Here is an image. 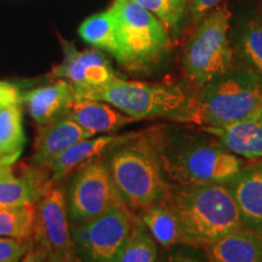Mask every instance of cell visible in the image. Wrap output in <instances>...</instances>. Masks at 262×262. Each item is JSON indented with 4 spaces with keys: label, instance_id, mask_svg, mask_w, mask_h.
I'll list each match as a JSON object with an SVG mask.
<instances>
[{
    "label": "cell",
    "instance_id": "obj_36",
    "mask_svg": "<svg viewBox=\"0 0 262 262\" xmlns=\"http://www.w3.org/2000/svg\"><path fill=\"white\" fill-rule=\"evenodd\" d=\"M257 165H258V166H260V168L262 169V162H260V163H258V164H257Z\"/></svg>",
    "mask_w": 262,
    "mask_h": 262
},
{
    "label": "cell",
    "instance_id": "obj_30",
    "mask_svg": "<svg viewBox=\"0 0 262 262\" xmlns=\"http://www.w3.org/2000/svg\"><path fill=\"white\" fill-rule=\"evenodd\" d=\"M45 254L41 249L38 247H33L27 254L25 255L21 262H44L45 261Z\"/></svg>",
    "mask_w": 262,
    "mask_h": 262
},
{
    "label": "cell",
    "instance_id": "obj_32",
    "mask_svg": "<svg viewBox=\"0 0 262 262\" xmlns=\"http://www.w3.org/2000/svg\"><path fill=\"white\" fill-rule=\"evenodd\" d=\"M166 262H202L199 260H196L194 257L187 256V255H183V254H178V255H173L169 258Z\"/></svg>",
    "mask_w": 262,
    "mask_h": 262
},
{
    "label": "cell",
    "instance_id": "obj_17",
    "mask_svg": "<svg viewBox=\"0 0 262 262\" xmlns=\"http://www.w3.org/2000/svg\"><path fill=\"white\" fill-rule=\"evenodd\" d=\"M63 117L70 118L84 130L93 134L112 133L135 122L134 118L103 101L75 98Z\"/></svg>",
    "mask_w": 262,
    "mask_h": 262
},
{
    "label": "cell",
    "instance_id": "obj_12",
    "mask_svg": "<svg viewBox=\"0 0 262 262\" xmlns=\"http://www.w3.org/2000/svg\"><path fill=\"white\" fill-rule=\"evenodd\" d=\"M94 135L67 117H61L47 124H39L34 142L32 163L50 169L52 163L68 147Z\"/></svg>",
    "mask_w": 262,
    "mask_h": 262
},
{
    "label": "cell",
    "instance_id": "obj_13",
    "mask_svg": "<svg viewBox=\"0 0 262 262\" xmlns=\"http://www.w3.org/2000/svg\"><path fill=\"white\" fill-rule=\"evenodd\" d=\"M202 129L216 137L224 148L235 156L250 160L262 158V108L228 125Z\"/></svg>",
    "mask_w": 262,
    "mask_h": 262
},
{
    "label": "cell",
    "instance_id": "obj_24",
    "mask_svg": "<svg viewBox=\"0 0 262 262\" xmlns=\"http://www.w3.org/2000/svg\"><path fill=\"white\" fill-rule=\"evenodd\" d=\"M156 239L137 216L117 262H156Z\"/></svg>",
    "mask_w": 262,
    "mask_h": 262
},
{
    "label": "cell",
    "instance_id": "obj_28",
    "mask_svg": "<svg viewBox=\"0 0 262 262\" xmlns=\"http://www.w3.org/2000/svg\"><path fill=\"white\" fill-rule=\"evenodd\" d=\"M224 0H191V9H189V16L193 22H198L206 12L210 11L214 6L219 5Z\"/></svg>",
    "mask_w": 262,
    "mask_h": 262
},
{
    "label": "cell",
    "instance_id": "obj_38",
    "mask_svg": "<svg viewBox=\"0 0 262 262\" xmlns=\"http://www.w3.org/2000/svg\"><path fill=\"white\" fill-rule=\"evenodd\" d=\"M0 107H2V104H0Z\"/></svg>",
    "mask_w": 262,
    "mask_h": 262
},
{
    "label": "cell",
    "instance_id": "obj_23",
    "mask_svg": "<svg viewBox=\"0 0 262 262\" xmlns=\"http://www.w3.org/2000/svg\"><path fill=\"white\" fill-rule=\"evenodd\" d=\"M79 35L84 41L111 52L114 56L117 51V28L112 10L88 17L79 27Z\"/></svg>",
    "mask_w": 262,
    "mask_h": 262
},
{
    "label": "cell",
    "instance_id": "obj_18",
    "mask_svg": "<svg viewBox=\"0 0 262 262\" xmlns=\"http://www.w3.org/2000/svg\"><path fill=\"white\" fill-rule=\"evenodd\" d=\"M77 98L74 86L70 81L58 80L47 86L37 88L22 96L29 116L38 124H47L63 117L68 107Z\"/></svg>",
    "mask_w": 262,
    "mask_h": 262
},
{
    "label": "cell",
    "instance_id": "obj_33",
    "mask_svg": "<svg viewBox=\"0 0 262 262\" xmlns=\"http://www.w3.org/2000/svg\"><path fill=\"white\" fill-rule=\"evenodd\" d=\"M45 262H68V261H66L64 258L57 256V255L55 254H48L47 257H45Z\"/></svg>",
    "mask_w": 262,
    "mask_h": 262
},
{
    "label": "cell",
    "instance_id": "obj_8",
    "mask_svg": "<svg viewBox=\"0 0 262 262\" xmlns=\"http://www.w3.org/2000/svg\"><path fill=\"white\" fill-rule=\"evenodd\" d=\"M125 205L111 178L106 156L75 171L67 196L68 216L73 226L83 224L117 206Z\"/></svg>",
    "mask_w": 262,
    "mask_h": 262
},
{
    "label": "cell",
    "instance_id": "obj_16",
    "mask_svg": "<svg viewBox=\"0 0 262 262\" xmlns=\"http://www.w3.org/2000/svg\"><path fill=\"white\" fill-rule=\"evenodd\" d=\"M52 186L50 170L33 163L22 165L17 176L0 181V208L37 204Z\"/></svg>",
    "mask_w": 262,
    "mask_h": 262
},
{
    "label": "cell",
    "instance_id": "obj_22",
    "mask_svg": "<svg viewBox=\"0 0 262 262\" xmlns=\"http://www.w3.org/2000/svg\"><path fill=\"white\" fill-rule=\"evenodd\" d=\"M26 145L24 118L18 104L0 107V149L16 163Z\"/></svg>",
    "mask_w": 262,
    "mask_h": 262
},
{
    "label": "cell",
    "instance_id": "obj_3",
    "mask_svg": "<svg viewBox=\"0 0 262 262\" xmlns=\"http://www.w3.org/2000/svg\"><path fill=\"white\" fill-rule=\"evenodd\" d=\"M262 108V81L244 68H232L199 88L175 122L224 126Z\"/></svg>",
    "mask_w": 262,
    "mask_h": 262
},
{
    "label": "cell",
    "instance_id": "obj_29",
    "mask_svg": "<svg viewBox=\"0 0 262 262\" xmlns=\"http://www.w3.org/2000/svg\"><path fill=\"white\" fill-rule=\"evenodd\" d=\"M22 101L19 90L16 85L6 81H0V104H18Z\"/></svg>",
    "mask_w": 262,
    "mask_h": 262
},
{
    "label": "cell",
    "instance_id": "obj_27",
    "mask_svg": "<svg viewBox=\"0 0 262 262\" xmlns=\"http://www.w3.org/2000/svg\"><path fill=\"white\" fill-rule=\"evenodd\" d=\"M33 247V239L0 237V262H21Z\"/></svg>",
    "mask_w": 262,
    "mask_h": 262
},
{
    "label": "cell",
    "instance_id": "obj_1",
    "mask_svg": "<svg viewBox=\"0 0 262 262\" xmlns=\"http://www.w3.org/2000/svg\"><path fill=\"white\" fill-rule=\"evenodd\" d=\"M163 136L135 133L106 155L111 178L120 198L134 212L165 203L170 188L162 163Z\"/></svg>",
    "mask_w": 262,
    "mask_h": 262
},
{
    "label": "cell",
    "instance_id": "obj_14",
    "mask_svg": "<svg viewBox=\"0 0 262 262\" xmlns=\"http://www.w3.org/2000/svg\"><path fill=\"white\" fill-rule=\"evenodd\" d=\"M226 186L238 208L242 227L262 235V169L243 168Z\"/></svg>",
    "mask_w": 262,
    "mask_h": 262
},
{
    "label": "cell",
    "instance_id": "obj_34",
    "mask_svg": "<svg viewBox=\"0 0 262 262\" xmlns=\"http://www.w3.org/2000/svg\"><path fill=\"white\" fill-rule=\"evenodd\" d=\"M0 164H5V165H12V164H14L11 163V160L2 152V149H0Z\"/></svg>",
    "mask_w": 262,
    "mask_h": 262
},
{
    "label": "cell",
    "instance_id": "obj_35",
    "mask_svg": "<svg viewBox=\"0 0 262 262\" xmlns=\"http://www.w3.org/2000/svg\"><path fill=\"white\" fill-rule=\"evenodd\" d=\"M73 262H83V261H81V260H80V258H79V257H78V256H77V257H75V260H74V261H73Z\"/></svg>",
    "mask_w": 262,
    "mask_h": 262
},
{
    "label": "cell",
    "instance_id": "obj_31",
    "mask_svg": "<svg viewBox=\"0 0 262 262\" xmlns=\"http://www.w3.org/2000/svg\"><path fill=\"white\" fill-rule=\"evenodd\" d=\"M15 175L14 164L12 165H5V164H0V181L6 180L11 176Z\"/></svg>",
    "mask_w": 262,
    "mask_h": 262
},
{
    "label": "cell",
    "instance_id": "obj_10",
    "mask_svg": "<svg viewBox=\"0 0 262 262\" xmlns=\"http://www.w3.org/2000/svg\"><path fill=\"white\" fill-rule=\"evenodd\" d=\"M34 245L48 254H55L73 262L77 257L73 237H72L67 199L63 191L54 185L35 204Z\"/></svg>",
    "mask_w": 262,
    "mask_h": 262
},
{
    "label": "cell",
    "instance_id": "obj_6",
    "mask_svg": "<svg viewBox=\"0 0 262 262\" xmlns=\"http://www.w3.org/2000/svg\"><path fill=\"white\" fill-rule=\"evenodd\" d=\"M75 94L77 98H89L112 104L135 120L150 118H170L173 120L191 97L180 84L145 83L119 78L96 89L75 90Z\"/></svg>",
    "mask_w": 262,
    "mask_h": 262
},
{
    "label": "cell",
    "instance_id": "obj_5",
    "mask_svg": "<svg viewBox=\"0 0 262 262\" xmlns=\"http://www.w3.org/2000/svg\"><path fill=\"white\" fill-rule=\"evenodd\" d=\"M231 21L228 3L222 2L196 22L182 54L183 72L193 86L199 89L233 68L234 50L229 39Z\"/></svg>",
    "mask_w": 262,
    "mask_h": 262
},
{
    "label": "cell",
    "instance_id": "obj_19",
    "mask_svg": "<svg viewBox=\"0 0 262 262\" xmlns=\"http://www.w3.org/2000/svg\"><path fill=\"white\" fill-rule=\"evenodd\" d=\"M214 262H262V235L239 227L208 247Z\"/></svg>",
    "mask_w": 262,
    "mask_h": 262
},
{
    "label": "cell",
    "instance_id": "obj_2",
    "mask_svg": "<svg viewBox=\"0 0 262 262\" xmlns=\"http://www.w3.org/2000/svg\"><path fill=\"white\" fill-rule=\"evenodd\" d=\"M163 204L178 219L185 244L208 248L242 227L238 208L226 183L170 188Z\"/></svg>",
    "mask_w": 262,
    "mask_h": 262
},
{
    "label": "cell",
    "instance_id": "obj_37",
    "mask_svg": "<svg viewBox=\"0 0 262 262\" xmlns=\"http://www.w3.org/2000/svg\"><path fill=\"white\" fill-rule=\"evenodd\" d=\"M209 262H214V261H210V260H209Z\"/></svg>",
    "mask_w": 262,
    "mask_h": 262
},
{
    "label": "cell",
    "instance_id": "obj_9",
    "mask_svg": "<svg viewBox=\"0 0 262 262\" xmlns=\"http://www.w3.org/2000/svg\"><path fill=\"white\" fill-rule=\"evenodd\" d=\"M136 217L135 212L122 205L72 226L75 248L88 262H117Z\"/></svg>",
    "mask_w": 262,
    "mask_h": 262
},
{
    "label": "cell",
    "instance_id": "obj_26",
    "mask_svg": "<svg viewBox=\"0 0 262 262\" xmlns=\"http://www.w3.org/2000/svg\"><path fill=\"white\" fill-rule=\"evenodd\" d=\"M140 6L157 16L164 26L178 34L185 25L191 9V0H134Z\"/></svg>",
    "mask_w": 262,
    "mask_h": 262
},
{
    "label": "cell",
    "instance_id": "obj_15",
    "mask_svg": "<svg viewBox=\"0 0 262 262\" xmlns=\"http://www.w3.org/2000/svg\"><path fill=\"white\" fill-rule=\"evenodd\" d=\"M135 133L124 135H106L96 139H84L68 147L50 166L51 181L56 185L80 169L85 164L106 156L113 148L125 142Z\"/></svg>",
    "mask_w": 262,
    "mask_h": 262
},
{
    "label": "cell",
    "instance_id": "obj_4",
    "mask_svg": "<svg viewBox=\"0 0 262 262\" xmlns=\"http://www.w3.org/2000/svg\"><path fill=\"white\" fill-rule=\"evenodd\" d=\"M117 28L114 57L131 72L155 67L169 52V29L160 19L134 0H114L112 8Z\"/></svg>",
    "mask_w": 262,
    "mask_h": 262
},
{
    "label": "cell",
    "instance_id": "obj_20",
    "mask_svg": "<svg viewBox=\"0 0 262 262\" xmlns=\"http://www.w3.org/2000/svg\"><path fill=\"white\" fill-rule=\"evenodd\" d=\"M234 50L244 70L262 81V17L249 16L238 22Z\"/></svg>",
    "mask_w": 262,
    "mask_h": 262
},
{
    "label": "cell",
    "instance_id": "obj_11",
    "mask_svg": "<svg viewBox=\"0 0 262 262\" xmlns=\"http://www.w3.org/2000/svg\"><path fill=\"white\" fill-rule=\"evenodd\" d=\"M63 62L52 71L55 78H66L75 90H90L116 79L112 64L101 51L86 49L78 51L71 42L62 40Z\"/></svg>",
    "mask_w": 262,
    "mask_h": 262
},
{
    "label": "cell",
    "instance_id": "obj_25",
    "mask_svg": "<svg viewBox=\"0 0 262 262\" xmlns=\"http://www.w3.org/2000/svg\"><path fill=\"white\" fill-rule=\"evenodd\" d=\"M35 204L0 208V237L33 239Z\"/></svg>",
    "mask_w": 262,
    "mask_h": 262
},
{
    "label": "cell",
    "instance_id": "obj_21",
    "mask_svg": "<svg viewBox=\"0 0 262 262\" xmlns=\"http://www.w3.org/2000/svg\"><path fill=\"white\" fill-rule=\"evenodd\" d=\"M139 217L145 224L149 233L163 248L182 243L181 228L173 212L165 204L150 206L140 212Z\"/></svg>",
    "mask_w": 262,
    "mask_h": 262
},
{
    "label": "cell",
    "instance_id": "obj_7",
    "mask_svg": "<svg viewBox=\"0 0 262 262\" xmlns=\"http://www.w3.org/2000/svg\"><path fill=\"white\" fill-rule=\"evenodd\" d=\"M162 163L165 178L178 186L227 183L244 168L241 157L204 141L166 145L163 139Z\"/></svg>",
    "mask_w": 262,
    "mask_h": 262
}]
</instances>
